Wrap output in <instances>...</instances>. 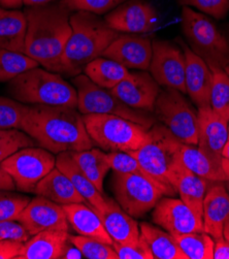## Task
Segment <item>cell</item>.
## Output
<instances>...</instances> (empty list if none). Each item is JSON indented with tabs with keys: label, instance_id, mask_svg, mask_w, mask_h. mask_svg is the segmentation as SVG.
<instances>
[{
	"label": "cell",
	"instance_id": "cell-1",
	"mask_svg": "<svg viewBox=\"0 0 229 259\" xmlns=\"http://www.w3.org/2000/svg\"><path fill=\"white\" fill-rule=\"evenodd\" d=\"M21 131L53 154L90 150L89 137L81 113L73 108L28 105Z\"/></svg>",
	"mask_w": 229,
	"mask_h": 259
},
{
	"label": "cell",
	"instance_id": "cell-2",
	"mask_svg": "<svg viewBox=\"0 0 229 259\" xmlns=\"http://www.w3.org/2000/svg\"><path fill=\"white\" fill-rule=\"evenodd\" d=\"M70 10L59 2L38 7H27L25 54L47 70L58 73L60 60L72 29Z\"/></svg>",
	"mask_w": 229,
	"mask_h": 259
},
{
	"label": "cell",
	"instance_id": "cell-3",
	"mask_svg": "<svg viewBox=\"0 0 229 259\" xmlns=\"http://www.w3.org/2000/svg\"><path fill=\"white\" fill-rule=\"evenodd\" d=\"M69 22L72 32L61 57L58 73L74 77L91 61L103 56L120 32L111 28L98 15L89 12H75Z\"/></svg>",
	"mask_w": 229,
	"mask_h": 259
},
{
	"label": "cell",
	"instance_id": "cell-4",
	"mask_svg": "<svg viewBox=\"0 0 229 259\" xmlns=\"http://www.w3.org/2000/svg\"><path fill=\"white\" fill-rule=\"evenodd\" d=\"M8 94L24 105L78 108V91L61 74L35 67L9 82Z\"/></svg>",
	"mask_w": 229,
	"mask_h": 259
},
{
	"label": "cell",
	"instance_id": "cell-5",
	"mask_svg": "<svg viewBox=\"0 0 229 259\" xmlns=\"http://www.w3.org/2000/svg\"><path fill=\"white\" fill-rule=\"evenodd\" d=\"M149 134L150 141L129 154L153 179L175 194L176 174L182 165L181 142L163 124H154Z\"/></svg>",
	"mask_w": 229,
	"mask_h": 259
},
{
	"label": "cell",
	"instance_id": "cell-6",
	"mask_svg": "<svg viewBox=\"0 0 229 259\" xmlns=\"http://www.w3.org/2000/svg\"><path fill=\"white\" fill-rule=\"evenodd\" d=\"M83 120L93 143L106 151L130 153L150 141L149 129L119 116L87 114Z\"/></svg>",
	"mask_w": 229,
	"mask_h": 259
},
{
	"label": "cell",
	"instance_id": "cell-7",
	"mask_svg": "<svg viewBox=\"0 0 229 259\" xmlns=\"http://www.w3.org/2000/svg\"><path fill=\"white\" fill-rule=\"evenodd\" d=\"M72 84L78 91V111L81 114H105L119 116L130 120L150 129L155 120L147 111L127 106L111 92L93 83L86 74H79L72 79Z\"/></svg>",
	"mask_w": 229,
	"mask_h": 259
},
{
	"label": "cell",
	"instance_id": "cell-8",
	"mask_svg": "<svg viewBox=\"0 0 229 259\" xmlns=\"http://www.w3.org/2000/svg\"><path fill=\"white\" fill-rule=\"evenodd\" d=\"M182 29L195 54L209 66L218 65L224 68L229 59V44L209 18L184 7Z\"/></svg>",
	"mask_w": 229,
	"mask_h": 259
},
{
	"label": "cell",
	"instance_id": "cell-9",
	"mask_svg": "<svg viewBox=\"0 0 229 259\" xmlns=\"http://www.w3.org/2000/svg\"><path fill=\"white\" fill-rule=\"evenodd\" d=\"M113 186L119 205L134 218L154 209L163 195H173L157 181L135 174L115 172Z\"/></svg>",
	"mask_w": 229,
	"mask_h": 259
},
{
	"label": "cell",
	"instance_id": "cell-10",
	"mask_svg": "<svg viewBox=\"0 0 229 259\" xmlns=\"http://www.w3.org/2000/svg\"><path fill=\"white\" fill-rule=\"evenodd\" d=\"M157 119L183 144H198V116L183 93L166 88L154 107Z\"/></svg>",
	"mask_w": 229,
	"mask_h": 259
},
{
	"label": "cell",
	"instance_id": "cell-11",
	"mask_svg": "<svg viewBox=\"0 0 229 259\" xmlns=\"http://www.w3.org/2000/svg\"><path fill=\"white\" fill-rule=\"evenodd\" d=\"M56 166V158L43 148H22L6 158L0 167L14 180L16 188L34 192L37 183Z\"/></svg>",
	"mask_w": 229,
	"mask_h": 259
},
{
	"label": "cell",
	"instance_id": "cell-12",
	"mask_svg": "<svg viewBox=\"0 0 229 259\" xmlns=\"http://www.w3.org/2000/svg\"><path fill=\"white\" fill-rule=\"evenodd\" d=\"M153 55L150 71L159 86L186 93L184 52L174 44L166 40L152 42Z\"/></svg>",
	"mask_w": 229,
	"mask_h": 259
},
{
	"label": "cell",
	"instance_id": "cell-13",
	"mask_svg": "<svg viewBox=\"0 0 229 259\" xmlns=\"http://www.w3.org/2000/svg\"><path fill=\"white\" fill-rule=\"evenodd\" d=\"M111 28L125 33H147L154 30L159 22L157 10L146 0H127L105 18Z\"/></svg>",
	"mask_w": 229,
	"mask_h": 259
},
{
	"label": "cell",
	"instance_id": "cell-14",
	"mask_svg": "<svg viewBox=\"0 0 229 259\" xmlns=\"http://www.w3.org/2000/svg\"><path fill=\"white\" fill-rule=\"evenodd\" d=\"M119 99L133 109L154 112L160 86L146 70L129 72L123 81L110 89Z\"/></svg>",
	"mask_w": 229,
	"mask_h": 259
},
{
	"label": "cell",
	"instance_id": "cell-15",
	"mask_svg": "<svg viewBox=\"0 0 229 259\" xmlns=\"http://www.w3.org/2000/svg\"><path fill=\"white\" fill-rule=\"evenodd\" d=\"M153 222L172 236L203 231L202 220L199 219L182 199L162 197L154 206Z\"/></svg>",
	"mask_w": 229,
	"mask_h": 259
},
{
	"label": "cell",
	"instance_id": "cell-16",
	"mask_svg": "<svg viewBox=\"0 0 229 259\" xmlns=\"http://www.w3.org/2000/svg\"><path fill=\"white\" fill-rule=\"evenodd\" d=\"M30 236L47 229L68 231V220L62 205L37 195L32 198L17 218Z\"/></svg>",
	"mask_w": 229,
	"mask_h": 259
},
{
	"label": "cell",
	"instance_id": "cell-17",
	"mask_svg": "<svg viewBox=\"0 0 229 259\" xmlns=\"http://www.w3.org/2000/svg\"><path fill=\"white\" fill-rule=\"evenodd\" d=\"M153 55L150 38L139 35H119L104 52L103 57L112 59L127 69L148 70Z\"/></svg>",
	"mask_w": 229,
	"mask_h": 259
},
{
	"label": "cell",
	"instance_id": "cell-18",
	"mask_svg": "<svg viewBox=\"0 0 229 259\" xmlns=\"http://www.w3.org/2000/svg\"><path fill=\"white\" fill-rule=\"evenodd\" d=\"M180 45L186 59L185 86L186 93L197 109L210 107V95L213 82V73L209 64L186 46L182 40Z\"/></svg>",
	"mask_w": 229,
	"mask_h": 259
},
{
	"label": "cell",
	"instance_id": "cell-19",
	"mask_svg": "<svg viewBox=\"0 0 229 259\" xmlns=\"http://www.w3.org/2000/svg\"><path fill=\"white\" fill-rule=\"evenodd\" d=\"M197 146L211 157L223 160L222 153L228 141V122L219 117L211 107L197 109Z\"/></svg>",
	"mask_w": 229,
	"mask_h": 259
},
{
	"label": "cell",
	"instance_id": "cell-20",
	"mask_svg": "<svg viewBox=\"0 0 229 259\" xmlns=\"http://www.w3.org/2000/svg\"><path fill=\"white\" fill-rule=\"evenodd\" d=\"M229 217V193L221 184L212 185L203 198L202 225L214 240L223 238L224 224Z\"/></svg>",
	"mask_w": 229,
	"mask_h": 259
},
{
	"label": "cell",
	"instance_id": "cell-21",
	"mask_svg": "<svg viewBox=\"0 0 229 259\" xmlns=\"http://www.w3.org/2000/svg\"><path fill=\"white\" fill-rule=\"evenodd\" d=\"M107 208L104 213L97 214L103 221L113 242L123 245L135 244L140 241L141 230L138 222L121 209L119 203L107 197Z\"/></svg>",
	"mask_w": 229,
	"mask_h": 259
},
{
	"label": "cell",
	"instance_id": "cell-22",
	"mask_svg": "<svg viewBox=\"0 0 229 259\" xmlns=\"http://www.w3.org/2000/svg\"><path fill=\"white\" fill-rule=\"evenodd\" d=\"M56 167L61 170L73 184L78 192L86 199L97 214L104 213L107 208L106 196L100 193L87 178L71 156L69 151L62 152L57 155Z\"/></svg>",
	"mask_w": 229,
	"mask_h": 259
},
{
	"label": "cell",
	"instance_id": "cell-23",
	"mask_svg": "<svg viewBox=\"0 0 229 259\" xmlns=\"http://www.w3.org/2000/svg\"><path fill=\"white\" fill-rule=\"evenodd\" d=\"M68 231L47 229L25 242L16 259H59L68 242Z\"/></svg>",
	"mask_w": 229,
	"mask_h": 259
},
{
	"label": "cell",
	"instance_id": "cell-24",
	"mask_svg": "<svg viewBox=\"0 0 229 259\" xmlns=\"http://www.w3.org/2000/svg\"><path fill=\"white\" fill-rule=\"evenodd\" d=\"M61 205L66 214L68 223L80 236L92 238L113 246L114 242L112 238L92 206L90 208L84 204V202Z\"/></svg>",
	"mask_w": 229,
	"mask_h": 259
},
{
	"label": "cell",
	"instance_id": "cell-25",
	"mask_svg": "<svg viewBox=\"0 0 229 259\" xmlns=\"http://www.w3.org/2000/svg\"><path fill=\"white\" fill-rule=\"evenodd\" d=\"M180 156L183 165L193 174L211 182H225L226 176L222 161L203 152L197 145L181 143Z\"/></svg>",
	"mask_w": 229,
	"mask_h": 259
},
{
	"label": "cell",
	"instance_id": "cell-26",
	"mask_svg": "<svg viewBox=\"0 0 229 259\" xmlns=\"http://www.w3.org/2000/svg\"><path fill=\"white\" fill-rule=\"evenodd\" d=\"M33 193L59 204L86 202L70 180L57 167H54L39 181Z\"/></svg>",
	"mask_w": 229,
	"mask_h": 259
},
{
	"label": "cell",
	"instance_id": "cell-27",
	"mask_svg": "<svg viewBox=\"0 0 229 259\" xmlns=\"http://www.w3.org/2000/svg\"><path fill=\"white\" fill-rule=\"evenodd\" d=\"M211 181L203 179L189 169L183 163L176 174L174 188L181 199L190 210L202 220V204L208 189L212 186Z\"/></svg>",
	"mask_w": 229,
	"mask_h": 259
},
{
	"label": "cell",
	"instance_id": "cell-28",
	"mask_svg": "<svg viewBox=\"0 0 229 259\" xmlns=\"http://www.w3.org/2000/svg\"><path fill=\"white\" fill-rule=\"evenodd\" d=\"M27 19L24 12L6 11L0 15V49L25 54Z\"/></svg>",
	"mask_w": 229,
	"mask_h": 259
},
{
	"label": "cell",
	"instance_id": "cell-29",
	"mask_svg": "<svg viewBox=\"0 0 229 259\" xmlns=\"http://www.w3.org/2000/svg\"><path fill=\"white\" fill-rule=\"evenodd\" d=\"M141 237L147 243L155 259H187L174 237L169 232H164L160 228L150 223L143 222L140 225Z\"/></svg>",
	"mask_w": 229,
	"mask_h": 259
},
{
	"label": "cell",
	"instance_id": "cell-30",
	"mask_svg": "<svg viewBox=\"0 0 229 259\" xmlns=\"http://www.w3.org/2000/svg\"><path fill=\"white\" fill-rule=\"evenodd\" d=\"M74 161L84 171L100 193H104V180L111 169L107 160V153L99 149L70 152Z\"/></svg>",
	"mask_w": 229,
	"mask_h": 259
},
{
	"label": "cell",
	"instance_id": "cell-31",
	"mask_svg": "<svg viewBox=\"0 0 229 259\" xmlns=\"http://www.w3.org/2000/svg\"><path fill=\"white\" fill-rule=\"evenodd\" d=\"M84 72L93 83L105 89L114 88L129 73L123 65L103 56L91 61Z\"/></svg>",
	"mask_w": 229,
	"mask_h": 259
},
{
	"label": "cell",
	"instance_id": "cell-32",
	"mask_svg": "<svg viewBox=\"0 0 229 259\" xmlns=\"http://www.w3.org/2000/svg\"><path fill=\"white\" fill-rule=\"evenodd\" d=\"M213 82L210 95V107L223 120L229 122V76L223 67L210 66Z\"/></svg>",
	"mask_w": 229,
	"mask_h": 259
},
{
	"label": "cell",
	"instance_id": "cell-33",
	"mask_svg": "<svg viewBox=\"0 0 229 259\" xmlns=\"http://www.w3.org/2000/svg\"><path fill=\"white\" fill-rule=\"evenodd\" d=\"M173 237L187 259H213L215 241L206 231Z\"/></svg>",
	"mask_w": 229,
	"mask_h": 259
},
{
	"label": "cell",
	"instance_id": "cell-34",
	"mask_svg": "<svg viewBox=\"0 0 229 259\" xmlns=\"http://www.w3.org/2000/svg\"><path fill=\"white\" fill-rule=\"evenodd\" d=\"M39 64L26 54L0 49V83H9L15 77Z\"/></svg>",
	"mask_w": 229,
	"mask_h": 259
},
{
	"label": "cell",
	"instance_id": "cell-35",
	"mask_svg": "<svg viewBox=\"0 0 229 259\" xmlns=\"http://www.w3.org/2000/svg\"><path fill=\"white\" fill-rule=\"evenodd\" d=\"M68 240L88 259H119L112 245L84 236H68Z\"/></svg>",
	"mask_w": 229,
	"mask_h": 259
},
{
	"label": "cell",
	"instance_id": "cell-36",
	"mask_svg": "<svg viewBox=\"0 0 229 259\" xmlns=\"http://www.w3.org/2000/svg\"><path fill=\"white\" fill-rule=\"evenodd\" d=\"M27 107L28 105H24L15 99L0 96V131H21L22 121L26 114Z\"/></svg>",
	"mask_w": 229,
	"mask_h": 259
},
{
	"label": "cell",
	"instance_id": "cell-37",
	"mask_svg": "<svg viewBox=\"0 0 229 259\" xmlns=\"http://www.w3.org/2000/svg\"><path fill=\"white\" fill-rule=\"evenodd\" d=\"M34 145V140L19 129L0 131V164L18 150Z\"/></svg>",
	"mask_w": 229,
	"mask_h": 259
},
{
	"label": "cell",
	"instance_id": "cell-38",
	"mask_svg": "<svg viewBox=\"0 0 229 259\" xmlns=\"http://www.w3.org/2000/svg\"><path fill=\"white\" fill-rule=\"evenodd\" d=\"M107 160H108V162L110 164V167L115 172L135 174V175H140V176H144V177L153 179L142 167V165L139 163V161L133 156H131L129 153H125V152H110V153H107ZM153 180H155V179H153Z\"/></svg>",
	"mask_w": 229,
	"mask_h": 259
},
{
	"label": "cell",
	"instance_id": "cell-39",
	"mask_svg": "<svg viewBox=\"0 0 229 259\" xmlns=\"http://www.w3.org/2000/svg\"><path fill=\"white\" fill-rule=\"evenodd\" d=\"M127 0H61L70 11H84L95 15H104L110 13Z\"/></svg>",
	"mask_w": 229,
	"mask_h": 259
},
{
	"label": "cell",
	"instance_id": "cell-40",
	"mask_svg": "<svg viewBox=\"0 0 229 259\" xmlns=\"http://www.w3.org/2000/svg\"><path fill=\"white\" fill-rule=\"evenodd\" d=\"M30 198L10 191H0V220H17Z\"/></svg>",
	"mask_w": 229,
	"mask_h": 259
},
{
	"label": "cell",
	"instance_id": "cell-41",
	"mask_svg": "<svg viewBox=\"0 0 229 259\" xmlns=\"http://www.w3.org/2000/svg\"><path fill=\"white\" fill-rule=\"evenodd\" d=\"M184 7H193L216 19H223L229 11V0H179Z\"/></svg>",
	"mask_w": 229,
	"mask_h": 259
},
{
	"label": "cell",
	"instance_id": "cell-42",
	"mask_svg": "<svg viewBox=\"0 0 229 259\" xmlns=\"http://www.w3.org/2000/svg\"><path fill=\"white\" fill-rule=\"evenodd\" d=\"M113 247L117 252L119 259H154L151 250L142 237L135 244L123 245L114 242Z\"/></svg>",
	"mask_w": 229,
	"mask_h": 259
},
{
	"label": "cell",
	"instance_id": "cell-43",
	"mask_svg": "<svg viewBox=\"0 0 229 259\" xmlns=\"http://www.w3.org/2000/svg\"><path fill=\"white\" fill-rule=\"evenodd\" d=\"M30 234L17 220H0V241L13 240L18 242H27Z\"/></svg>",
	"mask_w": 229,
	"mask_h": 259
},
{
	"label": "cell",
	"instance_id": "cell-44",
	"mask_svg": "<svg viewBox=\"0 0 229 259\" xmlns=\"http://www.w3.org/2000/svg\"><path fill=\"white\" fill-rule=\"evenodd\" d=\"M24 243L13 240L0 241V259H16L22 250Z\"/></svg>",
	"mask_w": 229,
	"mask_h": 259
},
{
	"label": "cell",
	"instance_id": "cell-45",
	"mask_svg": "<svg viewBox=\"0 0 229 259\" xmlns=\"http://www.w3.org/2000/svg\"><path fill=\"white\" fill-rule=\"evenodd\" d=\"M213 259H229V242L223 238L214 240Z\"/></svg>",
	"mask_w": 229,
	"mask_h": 259
},
{
	"label": "cell",
	"instance_id": "cell-46",
	"mask_svg": "<svg viewBox=\"0 0 229 259\" xmlns=\"http://www.w3.org/2000/svg\"><path fill=\"white\" fill-rule=\"evenodd\" d=\"M16 189V185L13 178L0 167V191H13Z\"/></svg>",
	"mask_w": 229,
	"mask_h": 259
},
{
	"label": "cell",
	"instance_id": "cell-47",
	"mask_svg": "<svg viewBox=\"0 0 229 259\" xmlns=\"http://www.w3.org/2000/svg\"><path fill=\"white\" fill-rule=\"evenodd\" d=\"M82 256H83L82 252L68 240V242L66 243V245L64 247V250H63L61 258H65V259H80V258H82Z\"/></svg>",
	"mask_w": 229,
	"mask_h": 259
},
{
	"label": "cell",
	"instance_id": "cell-48",
	"mask_svg": "<svg viewBox=\"0 0 229 259\" xmlns=\"http://www.w3.org/2000/svg\"><path fill=\"white\" fill-rule=\"evenodd\" d=\"M24 5V0H0V7L3 9L18 10Z\"/></svg>",
	"mask_w": 229,
	"mask_h": 259
},
{
	"label": "cell",
	"instance_id": "cell-49",
	"mask_svg": "<svg viewBox=\"0 0 229 259\" xmlns=\"http://www.w3.org/2000/svg\"><path fill=\"white\" fill-rule=\"evenodd\" d=\"M55 0H24V5L26 7H38L52 4Z\"/></svg>",
	"mask_w": 229,
	"mask_h": 259
},
{
	"label": "cell",
	"instance_id": "cell-50",
	"mask_svg": "<svg viewBox=\"0 0 229 259\" xmlns=\"http://www.w3.org/2000/svg\"><path fill=\"white\" fill-rule=\"evenodd\" d=\"M222 165H223V169H224V172H225V176H226V186H227V191L229 193V160L223 158V161H222Z\"/></svg>",
	"mask_w": 229,
	"mask_h": 259
},
{
	"label": "cell",
	"instance_id": "cell-51",
	"mask_svg": "<svg viewBox=\"0 0 229 259\" xmlns=\"http://www.w3.org/2000/svg\"><path fill=\"white\" fill-rule=\"evenodd\" d=\"M223 237L226 241L229 242V217L227 218L225 224H224V229H223Z\"/></svg>",
	"mask_w": 229,
	"mask_h": 259
},
{
	"label": "cell",
	"instance_id": "cell-52",
	"mask_svg": "<svg viewBox=\"0 0 229 259\" xmlns=\"http://www.w3.org/2000/svg\"><path fill=\"white\" fill-rule=\"evenodd\" d=\"M222 156L223 158L229 160V140L227 141L225 147H224V150H223V153H222Z\"/></svg>",
	"mask_w": 229,
	"mask_h": 259
},
{
	"label": "cell",
	"instance_id": "cell-53",
	"mask_svg": "<svg viewBox=\"0 0 229 259\" xmlns=\"http://www.w3.org/2000/svg\"><path fill=\"white\" fill-rule=\"evenodd\" d=\"M224 70L226 71V73H227V75L229 76V59H228V61H227V63L225 64V66H224Z\"/></svg>",
	"mask_w": 229,
	"mask_h": 259
},
{
	"label": "cell",
	"instance_id": "cell-54",
	"mask_svg": "<svg viewBox=\"0 0 229 259\" xmlns=\"http://www.w3.org/2000/svg\"><path fill=\"white\" fill-rule=\"evenodd\" d=\"M4 12H5V10L3 8H0V15H2Z\"/></svg>",
	"mask_w": 229,
	"mask_h": 259
},
{
	"label": "cell",
	"instance_id": "cell-55",
	"mask_svg": "<svg viewBox=\"0 0 229 259\" xmlns=\"http://www.w3.org/2000/svg\"><path fill=\"white\" fill-rule=\"evenodd\" d=\"M228 140H229V122H228Z\"/></svg>",
	"mask_w": 229,
	"mask_h": 259
}]
</instances>
